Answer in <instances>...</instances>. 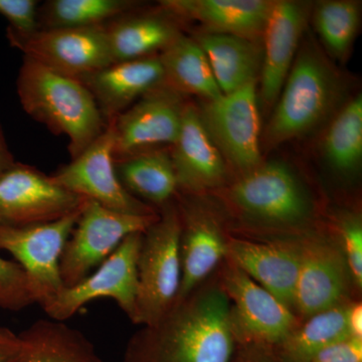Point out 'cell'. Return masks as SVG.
I'll use <instances>...</instances> for the list:
<instances>
[{"label": "cell", "mask_w": 362, "mask_h": 362, "mask_svg": "<svg viewBox=\"0 0 362 362\" xmlns=\"http://www.w3.org/2000/svg\"><path fill=\"white\" fill-rule=\"evenodd\" d=\"M23 343L21 334L0 325V362H21Z\"/></svg>", "instance_id": "e575fe53"}, {"label": "cell", "mask_w": 362, "mask_h": 362, "mask_svg": "<svg viewBox=\"0 0 362 362\" xmlns=\"http://www.w3.org/2000/svg\"><path fill=\"white\" fill-rule=\"evenodd\" d=\"M35 304L25 271L16 262L0 257V308L21 311Z\"/></svg>", "instance_id": "4dcf8cb0"}, {"label": "cell", "mask_w": 362, "mask_h": 362, "mask_svg": "<svg viewBox=\"0 0 362 362\" xmlns=\"http://www.w3.org/2000/svg\"><path fill=\"white\" fill-rule=\"evenodd\" d=\"M182 95L162 84L114 119V158L161 145H173L180 133Z\"/></svg>", "instance_id": "5bb4252c"}, {"label": "cell", "mask_w": 362, "mask_h": 362, "mask_svg": "<svg viewBox=\"0 0 362 362\" xmlns=\"http://www.w3.org/2000/svg\"><path fill=\"white\" fill-rule=\"evenodd\" d=\"M78 81L89 90L107 123L163 84L164 74L159 56H152L111 64Z\"/></svg>", "instance_id": "ac0fdd59"}, {"label": "cell", "mask_w": 362, "mask_h": 362, "mask_svg": "<svg viewBox=\"0 0 362 362\" xmlns=\"http://www.w3.org/2000/svg\"><path fill=\"white\" fill-rule=\"evenodd\" d=\"M6 39L25 58L78 80L113 64L104 25L39 30Z\"/></svg>", "instance_id": "8fae6325"}, {"label": "cell", "mask_w": 362, "mask_h": 362, "mask_svg": "<svg viewBox=\"0 0 362 362\" xmlns=\"http://www.w3.org/2000/svg\"><path fill=\"white\" fill-rule=\"evenodd\" d=\"M199 116L221 156L243 175L262 163L257 81L204 102Z\"/></svg>", "instance_id": "ba28073f"}, {"label": "cell", "mask_w": 362, "mask_h": 362, "mask_svg": "<svg viewBox=\"0 0 362 362\" xmlns=\"http://www.w3.org/2000/svg\"><path fill=\"white\" fill-rule=\"evenodd\" d=\"M349 305L345 302L308 317L271 351L281 362L310 361L328 345L351 337L346 322Z\"/></svg>", "instance_id": "4316f807"}, {"label": "cell", "mask_w": 362, "mask_h": 362, "mask_svg": "<svg viewBox=\"0 0 362 362\" xmlns=\"http://www.w3.org/2000/svg\"><path fill=\"white\" fill-rule=\"evenodd\" d=\"M361 23V6L352 0H325L313 9V23L333 58L343 61L354 45Z\"/></svg>", "instance_id": "f546056e"}, {"label": "cell", "mask_w": 362, "mask_h": 362, "mask_svg": "<svg viewBox=\"0 0 362 362\" xmlns=\"http://www.w3.org/2000/svg\"><path fill=\"white\" fill-rule=\"evenodd\" d=\"M240 342L221 285L197 287L131 337L123 362H233Z\"/></svg>", "instance_id": "6da1fadb"}, {"label": "cell", "mask_w": 362, "mask_h": 362, "mask_svg": "<svg viewBox=\"0 0 362 362\" xmlns=\"http://www.w3.org/2000/svg\"><path fill=\"white\" fill-rule=\"evenodd\" d=\"M158 56L164 84L180 95H194L204 102L223 95L206 54L194 37L182 33Z\"/></svg>", "instance_id": "484cf974"}, {"label": "cell", "mask_w": 362, "mask_h": 362, "mask_svg": "<svg viewBox=\"0 0 362 362\" xmlns=\"http://www.w3.org/2000/svg\"><path fill=\"white\" fill-rule=\"evenodd\" d=\"M221 285L232 304L240 344L273 349L299 325L291 309L230 261L223 268Z\"/></svg>", "instance_id": "7c38bea8"}, {"label": "cell", "mask_w": 362, "mask_h": 362, "mask_svg": "<svg viewBox=\"0 0 362 362\" xmlns=\"http://www.w3.org/2000/svg\"><path fill=\"white\" fill-rule=\"evenodd\" d=\"M158 218L159 211L152 214H122L86 199L59 263L65 288L84 280L125 238L132 233H144Z\"/></svg>", "instance_id": "8992f818"}, {"label": "cell", "mask_w": 362, "mask_h": 362, "mask_svg": "<svg viewBox=\"0 0 362 362\" xmlns=\"http://www.w3.org/2000/svg\"><path fill=\"white\" fill-rule=\"evenodd\" d=\"M114 162L119 180L136 199H144L160 209L173 202L177 194V178L170 151L144 150L114 158Z\"/></svg>", "instance_id": "cb8c5ba5"}, {"label": "cell", "mask_w": 362, "mask_h": 362, "mask_svg": "<svg viewBox=\"0 0 362 362\" xmlns=\"http://www.w3.org/2000/svg\"><path fill=\"white\" fill-rule=\"evenodd\" d=\"M228 199L257 220L295 225L309 218L310 199L294 173L282 162L261 163L228 188Z\"/></svg>", "instance_id": "30bf717a"}, {"label": "cell", "mask_w": 362, "mask_h": 362, "mask_svg": "<svg viewBox=\"0 0 362 362\" xmlns=\"http://www.w3.org/2000/svg\"><path fill=\"white\" fill-rule=\"evenodd\" d=\"M16 92L28 115L54 134L68 137L71 159L84 152L106 128L96 101L81 81L25 57Z\"/></svg>", "instance_id": "7a4b0ae2"}, {"label": "cell", "mask_w": 362, "mask_h": 362, "mask_svg": "<svg viewBox=\"0 0 362 362\" xmlns=\"http://www.w3.org/2000/svg\"><path fill=\"white\" fill-rule=\"evenodd\" d=\"M37 0H0V16L8 23L6 35L28 37L39 30Z\"/></svg>", "instance_id": "d6a6232c"}, {"label": "cell", "mask_w": 362, "mask_h": 362, "mask_svg": "<svg viewBox=\"0 0 362 362\" xmlns=\"http://www.w3.org/2000/svg\"><path fill=\"white\" fill-rule=\"evenodd\" d=\"M299 250L294 310L308 318L345 303L351 276L344 255L323 240L305 243Z\"/></svg>", "instance_id": "2e32d148"}, {"label": "cell", "mask_w": 362, "mask_h": 362, "mask_svg": "<svg viewBox=\"0 0 362 362\" xmlns=\"http://www.w3.org/2000/svg\"><path fill=\"white\" fill-rule=\"evenodd\" d=\"M226 249L233 264L294 311L299 247L228 238Z\"/></svg>", "instance_id": "44dd1931"}, {"label": "cell", "mask_w": 362, "mask_h": 362, "mask_svg": "<svg viewBox=\"0 0 362 362\" xmlns=\"http://www.w3.org/2000/svg\"><path fill=\"white\" fill-rule=\"evenodd\" d=\"M170 150L178 190L199 194L218 187L226 176V161L209 135L199 109L185 103L180 133Z\"/></svg>", "instance_id": "e0dca14e"}, {"label": "cell", "mask_w": 362, "mask_h": 362, "mask_svg": "<svg viewBox=\"0 0 362 362\" xmlns=\"http://www.w3.org/2000/svg\"><path fill=\"white\" fill-rule=\"evenodd\" d=\"M16 163L13 153L7 144L6 135L0 124V175Z\"/></svg>", "instance_id": "74e56055"}, {"label": "cell", "mask_w": 362, "mask_h": 362, "mask_svg": "<svg viewBox=\"0 0 362 362\" xmlns=\"http://www.w3.org/2000/svg\"><path fill=\"white\" fill-rule=\"evenodd\" d=\"M143 233L128 235L103 263L77 285L64 288L44 311L52 320L65 322L86 304L110 298L135 323L138 295L137 263Z\"/></svg>", "instance_id": "52a82bcc"}, {"label": "cell", "mask_w": 362, "mask_h": 362, "mask_svg": "<svg viewBox=\"0 0 362 362\" xmlns=\"http://www.w3.org/2000/svg\"><path fill=\"white\" fill-rule=\"evenodd\" d=\"M347 328L352 337L362 338V305L350 304L347 310Z\"/></svg>", "instance_id": "8d00e7d4"}, {"label": "cell", "mask_w": 362, "mask_h": 362, "mask_svg": "<svg viewBox=\"0 0 362 362\" xmlns=\"http://www.w3.org/2000/svg\"><path fill=\"white\" fill-rule=\"evenodd\" d=\"M133 0H49L39 6V30L102 26L137 8Z\"/></svg>", "instance_id": "83f0119b"}, {"label": "cell", "mask_w": 362, "mask_h": 362, "mask_svg": "<svg viewBox=\"0 0 362 362\" xmlns=\"http://www.w3.org/2000/svg\"><path fill=\"white\" fill-rule=\"evenodd\" d=\"M310 18V4L293 0L274 1L264 30L261 96L267 108L275 106L291 70L302 35Z\"/></svg>", "instance_id": "9a60e30c"}, {"label": "cell", "mask_w": 362, "mask_h": 362, "mask_svg": "<svg viewBox=\"0 0 362 362\" xmlns=\"http://www.w3.org/2000/svg\"><path fill=\"white\" fill-rule=\"evenodd\" d=\"M160 6L180 21H195L204 33L235 35L259 42L274 1L269 0H164Z\"/></svg>", "instance_id": "ffe728a7"}, {"label": "cell", "mask_w": 362, "mask_h": 362, "mask_svg": "<svg viewBox=\"0 0 362 362\" xmlns=\"http://www.w3.org/2000/svg\"><path fill=\"white\" fill-rule=\"evenodd\" d=\"M309 362H362V338L349 337L332 343Z\"/></svg>", "instance_id": "836d02e7"}, {"label": "cell", "mask_w": 362, "mask_h": 362, "mask_svg": "<svg viewBox=\"0 0 362 362\" xmlns=\"http://www.w3.org/2000/svg\"><path fill=\"white\" fill-rule=\"evenodd\" d=\"M20 334L21 362H103L84 333L65 322L40 319Z\"/></svg>", "instance_id": "d4e9b609"}, {"label": "cell", "mask_w": 362, "mask_h": 362, "mask_svg": "<svg viewBox=\"0 0 362 362\" xmlns=\"http://www.w3.org/2000/svg\"><path fill=\"white\" fill-rule=\"evenodd\" d=\"M84 201L28 164L16 161L0 175V226L18 228L59 220Z\"/></svg>", "instance_id": "4fadbf2b"}, {"label": "cell", "mask_w": 362, "mask_h": 362, "mask_svg": "<svg viewBox=\"0 0 362 362\" xmlns=\"http://www.w3.org/2000/svg\"><path fill=\"white\" fill-rule=\"evenodd\" d=\"M339 90V76L323 52L310 40L301 42L267 125L266 146H279L318 127L337 104Z\"/></svg>", "instance_id": "3957f363"}, {"label": "cell", "mask_w": 362, "mask_h": 362, "mask_svg": "<svg viewBox=\"0 0 362 362\" xmlns=\"http://www.w3.org/2000/svg\"><path fill=\"white\" fill-rule=\"evenodd\" d=\"M114 119L92 144L71 163L51 175L52 181L81 199L98 202L118 213L152 214L156 207L136 199L119 180L114 162Z\"/></svg>", "instance_id": "9c48e42d"}, {"label": "cell", "mask_w": 362, "mask_h": 362, "mask_svg": "<svg viewBox=\"0 0 362 362\" xmlns=\"http://www.w3.org/2000/svg\"><path fill=\"white\" fill-rule=\"evenodd\" d=\"M181 218V282L176 301L185 299L226 257V238L211 214L195 204L178 202ZM175 301V302H176Z\"/></svg>", "instance_id": "d6986e66"}, {"label": "cell", "mask_w": 362, "mask_h": 362, "mask_svg": "<svg viewBox=\"0 0 362 362\" xmlns=\"http://www.w3.org/2000/svg\"><path fill=\"white\" fill-rule=\"evenodd\" d=\"M137 8L104 25L113 63L158 56L182 35L180 18L163 7L151 13Z\"/></svg>", "instance_id": "7402d4cb"}, {"label": "cell", "mask_w": 362, "mask_h": 362, "mask_svg": "<svg viewBox=\"0 0 362 362\" xmlns=\"http://www.w3.org/2000/svg\"><path fill=\"white\" fill-rule=\"evenodd\" d=\"M233 362H281L270 349L257 345L240 344Z\"/></svg>", "instance_id": "d590c367"}, {"label": "cell", "mask_w": 362, "mask_h": 362, "mask_svg": "<svg viewBox=\"0 0 362 362\" xmlns=\"http://www.w3.org/2000/svg\"><path fill=\"white\" fill-rule=\"evenodd\" d=\"M180 237V211L173 201L160 207L158 220L143 233L134 324L156 325L175 303L181 282Z\"/></svg>", "instance_id": "277c9868"}, {"label": "cell", "mask_w": 362, "mask_h": 362, "mask_svg": "<svg viewBox=\"0 0 362 362\" xmlns=\"http://www.w3.org/2000/svg\"><path fill=\"white\" fill-rule=\"evenodd\" d=\"M192 37L206 54L221 94H230L258 78L263 59L259 42L204 32Z\"/></svg>", "instance_id": "603a6c76"}, {"label": "cell", "mask_w": 362, "mask_h": 362, "mask_svg": "<svg viewBox=\"0 0 362 362\" xmlns=\"http://www.w3.org/2000/svg\"><path fill=\"white\" fill-rule=\"evenodd\" d=\"M339 230L343 240V254L352 281L362 286V223L358 214H346L340 218Z\"/></svg>", "instance_id": "1f68e13d"}, {"label": "cell", "mask_w": 362, "mask_h": 362, "mask_svg": "<svg viewBox=\"0 0 362 362\" xmlns=\"http://www.w3.org/2000/svg\"><path fill=\"white\" fill-rule=\"evenodd\" d=\"M324 158L340 175L350 176L362 161V96L357 95L335 117L323 143Z\"/></svg>", "instance_id": "f1b7e54d"}, {"label": "cell", "mask_w": 362, "mask_h": 362, "mask_svg": "<svg viewBox=\"0 0 362 362\" xmlns=\"http://www.w3.org/2000/svg\"><path fill=\"white\" fill-rule=\"evenodd\" d=\"M85 201L59 220L18 228L0 226V250L9 252L25 271L35 304L42 309L65 288L59 263Z\"/></svg>", "instance_id": "5b68a950"}]
</instances>
